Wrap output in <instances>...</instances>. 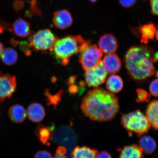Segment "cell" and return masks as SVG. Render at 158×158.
Listing matches in <instances>:
<instances>
[{
	"label": "cell",
	"instance_id": "obj_1",
	"mask_svg": "<svg viewBox=\"0 0 158 158\" xmlns=\"http://www.w3.org/2000/svg\"><path fill=\"white\" fill-rule=\"evenodd\" d=\"M119 108L118 98L115 95L102 89L89 91L83 98L81 104L85 116L99 122L112 120Z\"/></svg>",
	"mask_w": 158,
	"mask_h": 158
},
{
	"label": "cell",
	"instance_id": "obj_2",
	"mask_svg": "<svg viewBox=\"0 0 158 158\" xmlns=\"http://www.w3.org/2000/svg\"><path fill=\"white\" fill-rule=\"evenodd\" d=\"M154 55L151 47L139 45L131 47L126 53L125 62L131 76L137 80H143L155 73Z\"/></svg>",
	"mask_w": 158,
	"mask_h": 158
},
{
	"label": "cell",
	"instance_id": "obj_3",
	"mask_svg": "<svg viewBox=\"0 0 158 158\" xmlns=\"http://www.w3.org/2000/svg\"><path fill=\"white\" fill-rule=\"evenodd\" d=\"M90 42L80 35H68L56 41L52 52L61 64L66 65L68 64L70 57L80 52Z\"/></svg>",
	"mask_w": 158,
	"mask_h": 158
},
{
	"label": "cell",
	"instance_id": "obj_4",
	"mask_svg": "<svg viewBox=\"0 0 158 158\" xmlns=\"http://www.w3.org/2000/svg\"><path fill=\"white\" fill-rule=\"evenodd\" d=\"M122 123L128 131L139 135L147 133L151 127L147 116L139 110L123 114Z\"/></svg>",
	"mask_w": 158,
	"mask_h": 158
},
{
	"label": "cell",
	"instance_id": "obj_5",
	"mask_svg": "<svg viewBox=\"0 0 158 158\" xmlns=\"http://www.w3.org/2000/svg\"><path fill=\"white\" fill-rule=\"evenodd\" d=\"M58 39L48 29L41 30L30 37L29 46L35 51L49 50L52 52L53 47Z\"/></svg>",
	"mask_w": 158,
	"mask_h": 158
},
{
	"label": "cell",
	"instance_id": "obj_6",
	"mask_svg": "<svg viewBox=\"0 0 158 158\" xmlns=\"http://www.w3.org/2000/svg\"><path fill=\"white\" fill-rule=\"evenodd\" d=\"M80 52L79 60L85 70L94 68L102 60L103 52L96 45L89 44Z\"/></svg>",
	"mask_w": 158,
	"mask_h": 158
},
{
	"label": "cell",
	"instance_id": "obj_7",
	"mask_svg": "<svg viewBox=\"0 0 158 158\" xmlns=\"http://www.w3.org/2000/svg\"><path fill=\"white\" fill-rule=\"evenodd\" d=\"M107 75L102 60L97 66L86 71L85 77L86 84L89 87L97 88L105 81Z\"/></svg>",
	"mask_w": 158,
	"mask_h": 158
},
{
	"label": "cell",
	"instance_id": "obj_8",
	"mask_svg": "<svg viewBox=\"0 0 158 158\" xmlns=\"http://www.w3.org/2000/svg\"><path fill=\"white\" fill-rule=\"evenodd\" d=\"M15 77L9 74H3L0 71V101L11 97L16 89Z\"/></svg>",
	"mask_w": 158,
	"mask_h": 158
},
{
	"label": "cell",
	"instance_id": "obj_9",
	"mask_svg": "<svg viewBox=\"0 0 158 158\" xmlns=\"http://www.w3.org/2000/svg\"><path fill=\"white\" fill-rule=\"evenodd\" d=\"M52 21L57 28L64 30L72 26L73 19L70 12L64 9L55 12L53 15Z\"/></svg>",
	"mask_w": 158,
	"mask_h": 158
},
{
	"label": "cell",
	"instance_id": "obj_10",
	"mask_svg": "<svg viewBox=\"0 0 158 158\" xmlns=\"http://www.w3.org/2000/svg\"><path fill=\"white\" fill-rule=\"evenodd\" d=\"M102 63L105 70L110 74H115L121 69V61L114 53L106 55L102 60Z\"/></svg>",
	"mask_w": 158,
	"mask_h": 158
},
{
	"label": "cell",
	"instance_id": "obj_11",
	"mask_svg": "<svg viewBox=\"0 0 158 158\" xmlns=\"http://www.w3.org/2000/svg\"><path fill=\"white\" fill-rule=\"evenodd\" d=\"M98 44L102 52L106 54L115 52L118 48L117 41L114 35L110 34L105 35L101 37Z\"/></svg>",
	"mask_w": 158,
	"mask_h": 158
},
{
	"label": "cell",
	"instance_id": "obj_12",
	"mask_svg": "<svg viewBox=\"0 0 158 158\" xmlns=\"http://www.w3.org/2000/svg\"><path fill=\"white\" fill-rule=\"evenodd\" d=\"M45 110L40 104L33 103L27 108V115L29 119L33 122L38 123L42 121L45 116Z\"/></svg>",
	"mask_w": 158,
	"mask_h": 158
},
{
	"label": "cell",
	"instance_id": "obj_13",
	"mask_svg": "<svg viewBox=\"0 0 158 158\" xmlns=\"http://www.w3.org/2000/svg\"><path fill=\"white\" fill-rule=\"evenodd\" d=\"M54 126L51 127L39 124L35 131V134L41 143L44 145L49 146L50 141L53 137Z\"/></svg>",
	"mask_w": 158,
	"mask_h": 158
},
{
	"label": "cell",
	"instance_id": "obj_14",
	"mask_svg": "<svg viewBox=\"0 0 158 158\" xmlns=\"http://www.w3.org/2000/svg\"><path fill=\"white\" fill-rule=\"evenodd\" d=\"M146 116L151 126L158 130V100H153L148 105Z\"/></svg>",
	"mask_w": 158,
	"mask_h": 158
},
{
	"label": "cell",
	"instance_id": "obj_15",
	"mask_svg": "<svg viewBox=\"0 0 158 158\" xmlns=\"http://www.w3.org/2000/svg\"><path fill=\"white\" fill-rule=\"evenodd\" d=\"M9 115L12 121L15 123H21L26 117L27 112L23 106L15 104L10 108Z\"/></svg>",
	"mask_w": 158,
	"mask_h": 158
},
{
	"label": "cell",
	"instance_id": "obj_16",
	"mask_svg": "<svg viewBox=\"0 0 158 158\" xmlns=\"http://www.w3.org/2000/svg\"><path fill=\"white\" fill-rule=\"evenodd\" d=\"M12 27L14 32L19 37H26L31 33L29 23L22 19H17L13 23Z\"/></svg>",
	"mask_w": 158,
	"mask_h": 158
},
{
	"label": "cell",
	"instance_id": "obj_17",
	"mask_svg": "<svg viewBox=\"0 0 158 158\" xmlns=\"http://www.w3.org/2000/svg\"><path fill=\"white\" fill-rule=\"evenodd\" d=\"M143 153L141 148L137 145L126 146L122 150L119 158H143Z\"/></svg>",
	"mask_w": 158,
	"mask_h": 158
},
{
	"label": "cell",
	"instance_id": "obj_18",
	"mask_svg": "<svg viewBox=\"0 0 158 158\" xmlns=\"http://www.w3.org/2000/svg\"><path fill=\"white\" fill-rule=\"evenodd\" d=\"M98 152L96 150L84 147L75 148L72 154V158H96Z\"/></svg>",
	"mask_w": 158,
	"mask_h": 158
},
{
	"label": "cell",
	"instance_id": "obj_19",
	"mask_svg": "<svg viewBox=\"0 0 158 158\" xmlns=\"http://www.w3.org/2000/svg\"><path fill=\"white\" fill-rule=\"evenodd\" d=\"M106 87L110 92L117 93L123 88V81L120 77L116 75H112L108 79Z\"/></svg>",
	"mask_w": 158,
	"mask_h": 158
},
{
	"label": "cell",
	"instance_id": "obj_20",
	"mask_svg": "<svg viewBox=\"0 0 158 158\" xmlns=\"http://www.w3.org/2000/svg\"><path fill=\"white\" fill-rule=\"evenodd\" d=\"M139 147L143 152L151 154L155 151L156 144L152 138L149 136H144L140 138Z\"/></svg>",
	"mask_w": 158,
	"mask_h": 158
},
{
	"label": "cell",
	"instance_id": "obj_21",
	"mask_svg": "<svg viewBox=\"0 0 158 158\" xmlns=\"http://www.w3.org/2000/svg\"><path fill=\"white\" fill-rule=\"evenodd\" d=\"M142 41L147 43L149 40L153 39L156 32V26L152 23L144 25L140 28Z\"/></svg>",
	"mask_w": 158,
	"mask_h": 158
},
{
	"label": "cell",
	"instance_id": "obj_22",
	"mask_svg": "<svg viewBox=\"0 0 158 158\" xmlns=\"http://www.w3.org/2000/svg\"><path fill=\"white\" fill-rule=\"evenodd\" d=\"M18 57V55L14 49L7 48L4 49L1 58L4 64L8 66H12L17 62Z\"/></svg>",
	"mask_w": 158,
	"mask_h": 158
},
{
	"label": "cell",
	"instance_id": "obj_23",
	"mask_svg": "<svg viewBox=\"0 0 158 158\" xmlns=\"http://www.w3.org/2000/svg\"><path fill=\"white\" fill-rule=\"evenodd\" d=\"M62 94V91H60L56 94L51 95L48 91H47L45 93V95L47 96V106H50L53 105L55 109L56 108V106L58 104V102L61 100V96Z\"/></svg>",
	"mask_w": 158,
	"mask_h": 158
},
{
	"label": "cell",
	"instance_id": "obj_24",
	"mask_svg": "<svg viewBox=\"0 0 158 158\" xmlns=\"http://www.w3.org/2000/svg\"><path fill=\"white\" fill-rule=\"evenodd\" d=\"M149 89L150 92L153 96L158 97V79H156L152 82Z\"/></svg>",
	"mask_w": 158,
	"mask_h": 158
},
{
	"label": "cell",
	"instance_id": "obj_25",
	"mask_svg": "<svg viewBox=\"0 0 158 158\" xmlns=\"http://www.w3.org/2000/svg\"><path fill=\"white\" fill-rule=\"evenodd\" d=\"M137 92L138 100L140 101H147L150 98L149 94L145 90L139 89Z\"/></svg>",
	"mask_w": 158,
	"mask_h": 158
},
{
	"label": "cell",
	"instance_id": "obj_26",
	"mask_svg": "<svg viewBox=\"0 0 158 158\" xmlns=\"http://www.w3.org/2000/svg\"><path fill=\"white\" fill-rule=\"evenodd\" d=\"M34 158H52V156L48 152L40 151L35 154Z\"/></svg>",
	"mask_w": 158,
	"mask_h": 158
},
{
	"label": "cell",
	"instance_id": "obj_27",
	"mask_svg": "<svg viewBox=\"0 0 158 158\" xmlns=\"http://www.w3.org/2000/svg\"><path fill=\"white\" fill-rule=\"evenodd\" d=\"M150 2L152 13L158 16V0H150Z\"/></svg>",
	"mask_w": 158,
	"mask_h": 158
},
{
	"label": "cell",
	"instance_id": "obj_28",
	"mask_svg": "<svg viewBox=\"0 0 158 158\" xmlns=\"http://www.w3.org/2000/svg\"><path fill=\"white\" fill-rule=\"evenodd\" d=\"M122 6L125 8H129L135 4L136 0H119Z\"/></svg>",
	"mask_w": 158,
	"mask_h": 158
},
{
	"label": "cell",
	"instance_id": "obj_29",
	"mask_svg": "<svg viewBox=\"0 0 158 158\" xmlns=\"http://www.w3.org/2000/svg\"><path fill=\"white\" fill-rule=\"evenodd\" d=\"M96 158H111L110 154L106 151H102L97 154Z\"/></svg>",
	"mask_w": 158,
	"mask_h": 158
},
{
	"label": "cell",
	"instance_id": "obj_30",
	"mask_svg": "<svg viewBox=\"0 0 158 158\" xmlns=\"http://www.w3.org/2000/svg\"><path fill=\"white\" fill-rule=\"evenodd\" d=\"M66 152V150L63 147H59L57 149L56 153L61 155H64Z\"/></svg>",
	"mask_w": 158,
	"mask_h": 158
},
{
	"label": "cell",
	"instance_id": "obj_31",
	"mask_svg": "<svg viewBox=\"0 0 158 158\" xmlns=\"http://www.w3.org/2000/svg\"><path fill=\"white\" fill-rule=\"evenodd\" d=\"M4 50L3 45L2 43L0 42V58H1V55L2 54Z\"/></svg>",
	"mask_w": 158,
	"mask_h": 158
},
{
	"label": "cell",
	"instance_id": "obj_32",
	"mask_svg": "<svg viewBox=\"0 0 158 158\" xmlns=\"http://www.w3.org/2000/svg\"><path fill=\"white\" fill-rule=\"evenodd\" d=\"M53 158H67L64 155H61L56 153Z\"/></svg>",
	"mask_w": 158,
	"mask_h": 158
},
{
	"label": "cell",
	"instance_id": "obj_33",
	"mask_svg": "<svg viewBox=\"0 0 158 158\" xmlns=\"http://www.w3.org/2000/svg\"><path fill=\"white\" fill-rule=\"evenodd\" d=\"M156 61H157L158 62V52L155 55V56H154V62Z\"/></svg>",
	"mask_w": 158,
	"mask_h": 158
},
{
	"label": "cell",
	"instance_id": "obj_34",
	"mask_svg": "<svg viewBox=\"0 0 158 158\" xmlns=\"http://www.w3.org/2000/svg\"><path fill=\"white\" fill-rule=\"evenodd\" d=\"M156 38L157 40L158 41V28L157 29V30L156 31Z\"/></svg>",
	"mask_w": 158,
	"mask_h": 158
},
{
	"label": "cell",
	"instance_id": "obj_35",
	"mask_svg": "<svg viewBox=\"0 0 158 158\" xmlns=\"http://www.w3.org/2000/svg\"><path fill=\"white\" fill-rule=\"evenodd\" d=\"M89 1L91 2L92 3H94L98 1V0H89Z\"/></svg>",
	"mask_w": 158,
	"mask_h": 158
}]
</instances>
